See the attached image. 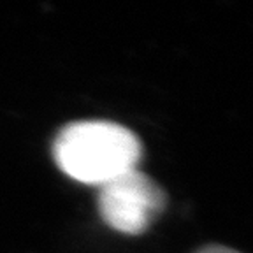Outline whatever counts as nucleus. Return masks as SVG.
<instances>
[{
  "mask_svg": "<svg viewBox=\"0 0 253 253\" xmlns=\"http://www.w3.org/2000/svg\"><path fill=\"white\" fill-rule=\"evenodd\" d=\"M53 153L58 167L72 179L102 186L137 169L142 148L137 135L123 125L91 120L65 126Z\"/></svg>",
  "mask_w": 253,
  "mask_h": 253,
  "instance_id": "obj_1",
  "label": "nucleus"
},
{
  "mask_svg": "<svg viewBox=\"0 0 253 253\" xmlns=\"http://www.w3.org/2000/svg\"><path fill=\"white\" fill-rule=\"evenodd\" d=\"M197 253H241V252H236V250L232 248H227V246H206V248L199 250Z\"/></svg>",
  "mask_w": 253,
  "mask_h": 253,
  "instance_id": "obj_3",
  "label": "nucleus"
},
{
  "mask_svg": "<svg viewBox=\"0 0 253 253\" xmlns=\"http://www.w3.org/2000/svg\"><path fill=\"white\" fill-rule=\"evenodd\" d=\"M100 218L123 234H141L166 208V194L139 169L128 170L99 186Z\"/></svg>",
  "mask_w": 253,
  "mask_h": 253,
  "instance_id": "obj_2",
  "label": "nucleus"
}]
</instances>
